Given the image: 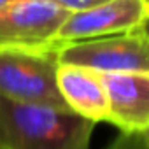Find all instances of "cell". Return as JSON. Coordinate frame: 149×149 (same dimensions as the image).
<instances>
[{"instance_id": "cell-12", "label": "cell", "mask_w": 149, "mask_h": 149, "mask_svg": "<svg viewBox=\"0 0 149 149\" xmlns=\"http://www.w3.org/2000/svg\"><path fill=\"white\" fill-rule=\"evenodd\" d=\"M144 4H146V7H147V11H149V0H144Z\"/></svg>"}, {"instance_id": "cell-7", "label": "cell", "mask_w": 149, "mask_h": 149, "mask_svg": "<svg viewBox=\"0 0 149 149\" xmlns=\"http://www.w3.org/2000/svg\"><path fill=\"white\" fill-rule=\"evenodd\" d=\"M56 84L65 105L74 114L95 125L109 119L107 93L98 72L70 63H58Z\"/></svg>"}, {"instance_id": "cell-11", "label": "cell", "mask_w": 149, "mask_h": 149, "mask_svg": "<svg viewBox=\"0 0 149 149\" xmlns=\"http://www.w3.org/2000/svg\"><path fill=\"white\" fill-rule=\"evenodd\" d=\"M142 28H144V32H146V33H147V37H149V18L146 19V23H144V26H142Z\"/></svg>"}, {"instance_id": "cell-10", "label": "cell", "mask_w": 149, "mask_h": 149, "mask_svg": "<svg viewBox=\"0 0 149 149\" xmlns=\"http://www.w3.org/2000/svg\"><path fill=\"white\" fill-rule=\"evenodd\" d=\"M16 2H18V0H0V11L9 7V6H13V4H16Z\"/></svg>"}, {"instance_id": "cell-6", "label": "cell", "mask_w": 149, "mask_h": 149, "mask_svg": "<svg viewBox=\"0 0 149 149\" xmlns=\"http://www.w3.org/2000/svg\"><path fill=\"white\" fill-rule=\"evenodd\" d=\"M109 104L107 123L126 135L149 130V72L100 74Z\"/></svg>"}, {"instance_id": "cell-1", "label": "cell", "mask_w": 149, "mask_h": 149, "mask_svg": "<svg viewBox=\"0 0 149 149\" xmlns=\"http://www.w3.org/2000/svg\"><path fill=\"white\" fill-rule=\"evenodd\" d=\"M93 128L68 109L0 97V149H90Z\"/></svg>"}, {"instance_id": "cell-9", "label": "cell", "mask_w": 149, "mask_h": 149, "mask_svg": "<svg viewBox=\"0 0 149 149\" xmlns=\"http://www.w3.org/2000/svg\"><path fill=\"white\" fill-rule=\"evenodd\" d=\"M139 139H140V146L144 149H149V130H146L144 133H140Z\"/></svg>"}, {"instance_id": "cell-2", "label": "cell", "mask_w": 149, "mask_h": 149, "mask_svg": "<svg viewBox=\"0 0 149 149\" xmlns=\"http://www.w3.org/2000/svg\"><path fill=\"white\" fill-rule=\"evenodd\" d=\"M58 51L53 49H0V97L68 109L56 84Z\"/></svg>"}, {"instance_id": "cell-8", "label": "cell", "mask_w": 149, "mask_h": 149, "mask_svg": "<svg viewBox=\"0 0 149 149\" xmlns=\"http://www.w3.org/2000/svg\"><path fill=\"white\" fill-rule=\"evenodd\" d=\"M54 6L65 9L67 13L74 14V13H83V11H90L93 7H98L105 2H111V0H49Z\"/></svg>"}, {"instance_id": "cell-5", "label": "cell", "mask_w": 149, "mask_h": 149, "mask_svg": "<svg viewBox=\"0 0 149 149\" xmlns=\"http://www.w3.org/2000/svg\"><path fill=\"white\" fill-rule=\"evenodd\" d=\"M149 11L144 0H111L90 11L74 13L58 33V44L79 42L135 32L144 26Z\"/></svg>"}, {"instance_id": "cell-3", "label": "cell", "mask_w": 149, "mask_h": 149, "mask_svg": "<svg viewBox=\"0 0 149 149\" xmlns=\"http://www.w3.org/2000/svg\"><path fill=\"white\" fill-rule=\"evenodd\" d=\"M58 61L98 74L149 72V37L144 28H139L121 35L61 44Z\"/></svg>"}, {"instance_id": "cell-4", "label": "cell", "mask_w": 149, "mask_h": 149, "mask_svg": "<svg viewBox=\"0 0 149 149\" xmlns=\"http://www.w3.org/2000/svg\"><path fill=\"white\" fill-rule=\"evenodd\" d=\"M68 16L49 0H18L0 11V49L60 47L56 39Z\"/></svg>"}]
</instances>
